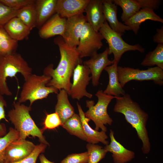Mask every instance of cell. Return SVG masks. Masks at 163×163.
Masks as SVG:
<instances>
[{"mask_svg":"<svg viewBox=\"0 0 163 163\" xmlns=\"http://www.w3.org/2000/svg\"><path fill=\"white\" fill-rule=\"evenodd\" d=\"M54 42L59 47L60 58L56 68L54 69L53 64H51L44 69L43 74L51 78L46 86L54 87L59 91L64 89L70 95L71 78L75 68L78 64L82 63V60L76 48L68 45L62 37L55 38Z\"/></svg>","mask_w":163,"mask_h":163,"instance_id":"cell-1","label":"cell"},{"mask_svg":"<svg viewBox=\"0 0 163 163\" xmlns=\"http://www.w3.org/2000/svg\"><path fill=\"white\" fill-rule=\"evenodd\" d=\"M115 99L113 111L124 115L127 122L135 129L138 138L142 142V152L145 154H148L151 150V143L146 128L148 114L133 100L128 94H126Z\"/></svg>","mask_w":163,"mask_h":163,"instance_id":"cell-2","label":"cell"},{"mask_svg":"<svg viewBox=\"0 0 163 163\" xmlns=\"http://www.w3.org/2000/svg\"><path fill=\"white\" fill-rule=\"evenodd\" d=\"M14 108L8 112V120L19 133L18 139H26L30 136L38 137L41 143L49 145L43 135V131L39 129L32 118L30 112L31 107L19 102H14Z\"/></svg>","mask_w":163,"mask_h":163,"instance_id":"cell-3","label":"cell"},{"mask_svg":"<svg viewBox=\"0 0 163 163\" xmlns=\"http://www.w3.org/2000/svg\"><path fill=\"white\" fill-rule=\"evenodd\" d=\"M32 69L21 54L14 53L0 56V94L11 96L7 79L21 73L26 80L32 74Z\"/></svg>","mask_w":163,"mask_h":163,"instance_id":"cell-4","label":"cell"},{"mask_svg":"<svg viewBox=\"0 0 163 163\" xmlns=\"http://www.w3.org/2000/svg\"><path fill=\"white\" fill-rule=\"evenodd\" d=\"M51 78L44 74L38 75L32 74L25 81L18 102L22 103L29 101L31 107L35 101L46 98L50 94H58V89L46 86Z\"/></svg>","mask_w":163,"mask_h":163,"instance_id":"cell-5","label":"cell"},{"mask_svg":"<svg viewBox=\"0 0 163 163\" xmlns=\"http://www.w3.org/2000/svg\"><path fill=\"white\" fill-rule=\"evenodd\" d=\"M95 95L98 98L96 104L93 100L86 101V107L88 109L85 113V116L94 123L95 130L98 131L101 129L106 132L107 128L105 125L111 126L113 121L107 113V107L112 100L117 97L106 94L102 90H99Z\"/></svg>","mask_w":163,"mask_h":163,"instance_id":"cell-6","label":"cell"},{"mask_svg":"<svg viewBox=\"0 0 163 163\" xmlns=\"http://www.w3.org/2000/svg\"><path fill=\"white\" fill-rule=\"evenodd\" d=\"M99 32L108 44V55H113V63L118 64L122 55L127 51H138L143 53L145 51V49L139 44L131 45L126 42L122 38L123 35L113 31L106 21L102 25Z\"/></svg>","mask_w":163,"mask_h":163,"instance_id":"cell-7","label":"cell"},{"mask_svg":"<svg viewBox=\"0 0 163 163\" xmlns=\"http://www.w3.org/2000/svg\"><path fill=\"white\" fill-rule=\"evenodd\" d=\"M117 72L119 82L123 88L127 82L133 80H152L156 84L160 85L163 84V70L157 66L140 70L118 66Z\"/></svg>","mask_w":163,"mask_h":163,"instance_id":"cell-8","label":"cell"},{"mask_svg":"<svg viewBox=\"0 0 163 163\" xmlns=\"http://www.w3.org/2000/svg\"><path fill=\"white\" fill-rule=\"evenodd\" d=\"M103 39L100 33L94 30L86 22L83 27L76 48L80 58L91 57L97 54L103 46Z\"/></svg>","mask_w":163,"mask_h":163,"instance_id":"cell-9","label":"cell"},{"mask_svg":"<svg viewBox=\"0 0 163 163\" xmlns=\"http://www.w3.org/2000/svg\"><path fill=\"white\" fill-rule=\"evenodd\" d=\"M91 72L88 68L82 63L78 64L75 68L73 74L70 94L73 99L79 101L84 97L91 98L93 95L86 90L87 86L91 79L90 76Z\"/></svg>","mask_w":163,"mask_h":163,"instance_id":"cell-10","label":"cell"},{"mask_svg":"<svg viewBox=\"0 0 163 163\" xmlns=\"http://www.w3.org/2000/svg\"><path fill=\"white\" fill-rule=\"evenodd\" d=\"M86 22L83 13L66 18L65 30L62 37L68 45L77 48L83 27Z\"/></svg>","mask_w":163,"mask_h":163,"instance_id":"cell-11","label":"cell"},{"mask_svg":"<svg viewBox=\"0 0 163 163\" xmlns=\"http://www.w3.org/2000/svg\"><path fill=\"white\" fill-rule=\"evenodd\" d=\"M32 142L18 139L11 142L5 149L6 163H13L20 161L29 155L35 147Z\"/></svg>","mask_w":163,"mask_h":163,"instance_id":"cell-12","label":"cell"},{"mask_svg":"<svg viewBox=\"0 0 163 163\" xmlns=\"http://www.w3.org/2000/svg\"><path fill=\"white\" fill-rule=\"evenodd\" d=\"M108 49L106 47L103 52L97 53L83 62V64L90 71L92 83L94 87L99 84V80L102 71L106 67L113 63V61L108 58Z\"/></svg>","mask_w":163,"mask_h":163,"instance_id":"cell-13","label":"cell"},{"mask_svg":"<svg viewBox=\"0 0 163 163\" xmlns=\"http://www.w3.org/2000/svg\"><path fill=\"white\" fill-rule=\"evenodd\" d=\"M110 142L104 148L107 152L112 153L114 163H127L135 158V152L126 149L115 139L114 132L110 129L109 134Z\"/></svg>","mask_w":163,"mask_h":163,"instance_id":"cell-14","label":"cell"},{"mask_svg":"<svg viewBox=\"0 0 163 163\" xmlns=\"http://www.w3.org/2000/svg\"><path fill=\"white\" fill-rule=\"evenodd\" d=\"M66 18L55 14L39 29L40 37L47 39L56 36H63L65 29Z\"/></svg>","mask_w":163,"mask_h":163,"instance_id":"cell-15","label":"cell"},{"mask_svg":"<svg viewBox=\"0 0 163 163\" xmlns=\"http://www.w3.org/2000/svg\"><path fill=\"white\" fill-rule=\"evenodd\" d=\"M90 0H57L56 13L67 18L83 14Z\"/></svg>","mask_w":163,"mask_h":163,"instance_id":"cell-16","label":"cell"},{"mask_svg":"<svg viewBox=\"0 0 163 163\" xmlns=\"http://www.w3.org/2000/svg\"><path fill=\"white\" fill-rule=\"evenodd\" d=\"M87 22L96 31L106 21L104 14L102 0H90L85 10Z\"/></svg>","mask_w":163,"mask_h":163,"instance_id":"cell-17","label":"cell"},{"mask_svg":"<svg viewBox=\"0 0 163 163\" xmlns=\"http://www.w3.org/2000/svg\"><path fill=\"white\" fill-rule=\"evenodd\" d=\"M104 15L110 28L114 31L123 35L126 30H131V28L119 21L117 13V5L113 0H102Z\"/></svg>","mask_w":163,"mask_h":163,"instance_id":"cell-18","label":"cell"},{"mask_svg":"<svg viewBox=\"0 0 163 163\" xmlns=\"http://www.w3.org/2000/svg\"><path fill=\"white\" fill-rule=\"evenodd\" d=\"M77 105L79 112V115L82 123V125L85 135L87 137L86 141L89 143L97 144L100 142L105 145L109 144L107 140L108 137L105 132L103 131H99L92 129L88 124L90 120L85 116L81 106L78 102Z\"/></svg>","mask_w":163,"mask_h":163,"instance_id":"cell-19","label":"cell"},{"mask_svg":"<svg viewBox=\"0 0 163 163\" xmlns=\"http://www.w3.org/2000/svg\"><path fill=\"white\" fill-rule=\"evenodd\" d=\"M57 0H37L35 3L37 13L36 27L39 29L56 13Z\"/></svg>","mask_w":163,"mask_h":163,"instance_id":"cell-20","label":"cell"},{"mask_svg":"<svg viewBox=\"0 0 163 163\" xmlns=\"http://www.w3.org/2000/svg\"><path fill=\"white\" fill-rule=\"evenodd\" d=\"M163 23V19L156 14L154 11L148 8L142 9L124 22V24L130 27L134 34H137L141 24L147 20Z\"/></svg>","mask_w":163,"mask_h":163,"instance_id":"cell-21","label":"cell"},{"mask_svg":"<svg viewBox=\"0 0 163 163\" xmlns=\"http://www.w3.org/2000/svg\"><path fill=\"white\" fill-rule=\"evenodd\" d=\"M3 27L10 37L18 42L27 39L31 30L16 17L10 20Z\"/></svg>","mask_w":163,"mask_h":163,"instance_id":"cell-22","label":"cell"},{"mask_svg":"<svg viewBox=\"0 0 163 163\" xmlns=\"http://www.w3.org/2000/svg\"><path fill=\"white\" fill-rule=\"evenodd\" d=\"M59 91L57 94L55 112L58 114L62 125L75 113L74 109L69 100V95L67 91L64 89Z\"/></svg>","mask_w":163,"mask_h":163,"instance_id":"cell-23","label":"cell"},{"mask_svg":"<svg viewBox=\"0 0 163 163\" xmlns=\"http://www.w3.org/2000/svg\"><path fill=\"white\" fill-rule=\"evenodd\" d=\"M117 67V64L113 63L104 69L108 74L109 81L107 88L103 92L106 94L119 97L124 95L126 93L119 82Z\"/></svg>","mask_w":163,"mask_h":163,"instance_id":"cell-24","label":"cell"},{"mask_svg":"<svg viewBox=\"0 0 163 163\" xmlns=\"http://www.w3.org/2000/svg\"><path fill=\"white\" fill-rule=\"evenodd\" d=\"M62 126L70 134L75 136L83 140L86 141L87 137L79 115L74 113Z\"/></svg>","mask_w":163,"mask_h":163,"instance_id":"cell-25","label":"cell"},{"mask_svg":"<svg viewBox=\"0 0 163 163\" xmlns=\"http://www.w3.org/2000/svg\"><path fill=\"white\" fill-rule=\"evenodd\" d=\"M18 46V42L10 37L3 26H0V56L15 53Z\"/></svg>","mask_w":163,"mask_h":163,"instance_id":"cell-26","label":"cell"},{"mask_svg":"<svg viewBox=\"0 0 163 163\" xmlns=\"http://www.w3.org/2000/svg\"><path fill=\"white\" fill-rule=\"evenodd\" d=\"M16 17L31 30L36 27L37 13L35 3L27 5L18 10Z\"/></svg>","mask_w":163,"mask_h":163,"instance_id":"cell-27","label":"cell"},{"mask_svg":"<svg viewBox=\"0 0 163 163\" xmlns=\"http://www.w3.org/2000/svg\"><path fill=\"white\" fill-rule=\"evenodd\" d=\"M117 5L120 7L123 12L121 17L122 21H126L140 10L137 0H113Z\"/></svg>","mask_w":163,"mask_h":163,"instance_id":"cell-28","label":"cell"},{"mask_svg":"<svg viewBox=\"0 0 163 163\" xmlns=\"http://www.w3.org/2000/svg\"><path fill=\"white\" fill-rule=\"evenodd\" d=\"M141 65L149 67L155 65L163 70V44H158L153 50L149 52Z\"/></svg>","mask_w":163,"mask_h":163,"instance_id":"cell-29","label":"cell"},{"mask_svg":"<svg viewBox=\"0 0 163 163\" xmlns=\"http://www.w3.org/2000/svg\"><path fill=\"white\" fill-rule=\"evenodd\" d=\"M86 147L88 155V163H98L107 152L102 146L97 144L88 143Z\"/></svg>","mask_w":163,"mask_h":163,"instance_id":"cell-30","label":"cell"},{"mask_svg":"<svg viewBox=\"0 0 163 163\" xmlns=\"http://www.w3.org/2000/svg\"><path fill=\"white\" fill-rule=\"evenodd\" d=\"M19 138V133L14 128L11 127L6 134L0 138V163L5 162V152L6 147Z\"/></svg>","mask_w":163,"mask_h":163,"instance_id":"cell-31","label":"cell"},{"mask_svg":"<svg viewBox=\"0 0 163 163\" xmlns=\"http://www.w3.org/2000/svg\"><path fill=\"white\" fill-rule=\"evenodd\" d=\"M17 11L0 2V26H3L11 19L16 17Z\"/></svg>","mask_w":163,"mask_h":163,"instance_id":"cell-32","label":"cell"},{"mask_svg":"<svg viewBox=\"0 0 163 163\" xmlns=\"http://www.w3.org/2000/svg\"><path fill=\"white\" fill-rule=\"evenodd\" d=\"M47 145L40 143L38 145H36L32 152L25 158L18 161L9 163H36L38 157L40 154L45 152Z\"/></svg>","mask_w":163,"mask_h":163,"instance_id":"cell-33","label":"cell"},{"mask_svg":"<svg viewBox=\"0 0 163 163\" xmlns=\"http://www.w3.org/2000/svg\"><path fill=\"white\" fill-rule=\"evenodd\" d=\"M44 124L43 131L46 129H53L62 125L58 114L56 112L47 114Z\"/></svg>","mask_w":163,"mask_h":163,"instance_id":"cell-34","label":"cell"},{"mask_svg":"<svg viewBox=\"0 0 163 163\" xmlns=\"http://www.w3.org/2000/svg\"><path fill=\"white\" fill-rule=\"evenodd\" d=\"M87 152L80 153L72 154L67 155L60 163H88Z\"/></svg>","mask_w":163,"mask_h":163,"instance_id":"cell-35","label":"cell"},{"mask_svg":"<svg viewBox=\"0 0 163 163\" xmlns=\"http://www.w3.org/2000/svg\"><path fill=\"white\" fill-rule=\"evenodd\" d=\"M35 2V0H0L2 3L16 11L27 5L34 4Z\"/></svg>","mask_w":163,"mask_h":163,"instance_id":"cell-36","label":"cell"},{"mask_svg":"<svg viewBox=\"0 0 163 163\" xmlns=\"http://www.w3.org/2000/svg\"><path fill=\"white\" fill-rule=\"evenodd\" d=\"M7 105V102L3 95L0 94V138L3 137L7 133L6 125L4 123H1L0 122L2 120L9 122L8 120L6 117L5 113V108L6 107Z\"/></svg>","mask_w":163,"mask_h":163,"instance_id":"cell-37","label":"cell"},{"mask_svg":"<svg viewBox=\"0 0 163 163\" xmlns=\"http://www.w3.org/2000/svg\"><path fill=\"white\" fill-rule=\"evenodd\" d=\"M141 9L148 8L153 10H157L161 4L159 0H137Z\"/></svg>","mask_w":163,"mask_h":163,"instance_id":"cell-38","label":"cell"},{"mask_svg":"<svg viewBox=\"0 0 163 163\" xmlns=\"http://www.w3.org/2000/svg\"><path fill=\"white\" fill-rule=\"evenodd\" d=\"M157 33L153 37L154 43L160 44H163V26L160 29H157Z\"/></svg>","mask_w":163,"mask_h":163,"instance_id":"cell-39","label":"cell"},{"mask_svg":"<svg viewBox=\"0 0 163 163\" xmlns=\"http://www.w3.org/2000/svg\"><path fill=\"white\" fill-rule=\"evenodd\" d=\"M39 157L40 163H55L54 162L49 161L42 153L40 154Z\"/></svg>","mask_w":163,"mask_h":163,"instance_id":"cell-40","label":"cell"},{"mask_svg":"<svg viewBox=\"0 0 163 163\" xmlns=\"http://www.w3.org/2000/svg\"></svg>","mask_w":163,"mask_h":163,"instance_id":"cell-41","label":"cell"}]
</instances>
